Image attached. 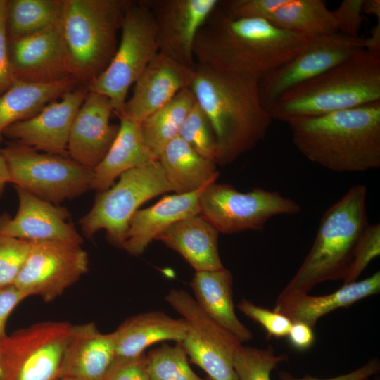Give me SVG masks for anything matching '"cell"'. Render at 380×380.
<instances>
[{"label": "cell", "mask_w": 380, "mask_h": 380, "mask_svg": "<svg viewBox=\"0 0 380 380\" xmlns=\"http://www.w3.org/2000/svg\"><path fill=\"white\" fill-rule=\"evenodd\" d=\"M312 39L267 20L231 15L218 4L198 32L194 56L197 63L259 81Z\"/></svg>", "instance_id": "obj_1"}, {"label": "cell", "mask_w": 380, "mask_h": 380, "mask_svg": "<svg viewBox=\"0 0 380 380\" xmlns=\"http://www.w3.org/2000/svg\"><path fill=\"white\" fill-rule=\"evenodd\" d=\"M190 87L213 130L217 164L232 163L265 139L272 119L258 80L196 63Z\"/></svg>", "instance_id": "obj_2"}, {"label": "cell", "mask_w": 380, "mask_h": 380, "mask_svg": "<svg viewBox=\"0 0 380 380\" xmlns=\"http://www.w3.org/2000/svg\"><path fill=\"white\" fill-rule=\"evenodd\" d=\"M288 125L298 151L330 171L364 172L380 167V101Z\"/></svg>", "instance_id": "obj_3"}, {"label": "cell", "mask_w": 380, "mask_h": 380, "mask_svg": "<svg viewBox=\"0 0 380 380\" xmlns=\"http://www.w3.org/2000/svg\"><path fill=\"white\" fill-rule=\"evenodd\" d=\"M366 198V187L353 185L325 211L311 248L277 298L308 293L320 283L346 278L369 224Z\"/></svg>", "instance_id": "obj_4"}, {"label": "cell", "mask_w": 380, "mask_h": 380, "mask_svg": "<svg viewBox=\"0 0 380 380\" xmlns=\"http://www.w3.org/2000/svg\"><path fill=\"white\" fill-rule=\"evenodd\" d=\"M380 101V56L365 49L289 90L270 106L272 120L319 116Z\"/></svg>", "instance_id": "obj_5"}, {"label": "cell", "mask_w": 380, "mask_h": 380, "mask_svg": "<svg viewBox=\"0 0 380 380\" xmlns=\"http://www.w3.org/2000/svg\"><path fill=\"white\" fill-rule=\"evenodd\" d=\"M129 0H62L59 26L74 77L89 86L117 50Z\"/></svg>", "instance_id": "obj_6"}, {"label": "cell", "mask_w": 380, "mask_h": 380, "mask_svg": "<svg viewBox=\"0 0 380 380\" xmlns=\"http://www.w3.org/2000/svg\"><path fill=\"white\" fill-rule=\"evenodd\" d=\"M120 29V41L112 61L88 86L90 91L110 99L118 117L122 113L129 88L159 53L153 16L141 1H132Z\"/></svg>", "instance_id": "obj_7"}, {"label": "cell", "mask_w": 380, "mask_h": 380, "mask_svg": "<svg viewBox=\"0 0 380 380\" xmlns=\"http://www.w3.org/2000/svg\"><path fill=\"white\" fill-rule=\"evenodd\" d=\"M169 191L172 189L158 160L127 170L115 185L99 194L91 210L80 220L82 230L91 238L104 229L109 241L122 248L129 222L138 208Z\"/></svg>", "instance_id": "obj_8"}, {"label": "cell", "mask_w": 380, "mask_h": 380, "mask_svg": "<svg viewBox=\"0 0 380 380\" xmlns=\"http://www.w3.org/2000/svg\"><path fill=\"white\" fill-rule=\"evenodd\" d=\"M72 324L44 321L0 341V380H58Z\"/></svg>", "instance_id": "obj_9"}, {"label": "cell", "mask_w": 380, "mask_h": 380, "mask_svg": "<svg viewBox=\"0 0 380 380\" xmlns=\"http://www.w3.org/2000/svg\"><path fill=\"white\" fill-rule=\"evenodd\" d=\"M1 151L11 182L53 204L91 189L94 170L70 157L40 153L19 144Z\"/></svg>", "instance_id": "obj_10"}, {"label": "cell", "mask_w": 380, "mask_h": 380, "mask_svg": "<svg viewBox=\"0 0 380 380\" xmlns=\"http://www.w3.org/2000/svg\"><path fill=\"white\" fill-rule=\"evenodd\" d=\"M198 203L200 215L219 233L226 234L262 231L272 217L300 211L296 201L277 191L255 188L243 193L229 184L215 182L203 189Z\"/></svg>", "instance_id": "obj_11"}, {"label": "cell", "mask_w": 380, "mask_h": 380, "mask_svg": "<svg viewBox=\"0 0 380 380\" xmlns=\"http://www.w3.org/2000/svg\"><path fill=\"white\" fill-rule=\"evenodd\" d=\"M164 298L187 323L186 335L180 343L191 362L207 374L208 380H238L233 357L243 343L206 315L186 291L171 289Z\"/></svg>", "instance_id": "obj_12"}, {"label": "cell", "mask_w": 380, "mask_h": 380, "mask_svg": "<svg viewBox=\"0 0 380 380\" xmlns=\"http://www.w3.org/2000/svg\"><path fill=\"white\" fill-rule=\"evenodd\" d=\"M31 243L13 284L27 298L37 296L51 302L88 271L89 257L82 244L56 240Z\"/></svg>", "instance_id": "obj_13"}, {"label": "cell", "mask_w": 380, "mask_h": 380, "mask_svg": "<svg viewBox=\"0 0 380 380\" xmlns=\"http://www.w3.org/2000/svg\"><path fill=\"white\" fill-rule=\"evenodd\" d=\"M365 49V37L340 32L313 38L301 52L258 81L261 102L272 103L293 87L309 81Z\"/></svg>", "instance_id": "obj_14"}, {"label": "cell", "mask_w": 380, "mask_h": 380, "mask_svg": "<svg viewBox=\"0 0 380 380\" xmlns=\"http://www.w3.org/2000/svg\"><path fill=\"white\" fill-rule=\"evenodd\" d=\"M156 26L159 53L194 68V44L198 32L219 0H141Z\"/></svg>", "instance_id": "obj_15"}, {"label": "cell", "mask_w": 380, "mask_h": 380, "mask_svg": "<svg viewBox=\"0 0 380 380\" xmlns=\"http://www.w3.org/2000/svg\"><path fill=\"white\" fill-rule=\"evenodd\" d=\"M89 91L88 86L79 85L32 117L9 125L3 134L34 150L67 156L70 128Z\"/></svg>", "instance_id": "obj_16"}, {"label": "cell", "mask_w": 380, "mask_h": 380, "mask_svg": "<svg viewBox=\"0 0 380 380\" xmlns=\"http://www.w3.org/2000/svg\"><path fill=\"white\" fill-rule=\"evenodd\" d=\"M8 40L15 80L52 83L74 77L59 23L31 36Z\"/></svg>", "instance_id": "obj_17"}, {"label": "cell", "mask_w": 380, "mask_h": 380, "mask_svg": "<svg viewBox=\"0 0 380 380\" xmlns=\"http://www.w3.org/2000/svg\"><path fill=\"white\" fill-rule=\"evenodd\" d=\"M15 215L0 217V233L30 241H66L82 244L83 239L69 222L68 211L15 186Z\"/></svg>", "instance_id": "obj_18"}, {"label": "cell", "mask_w": 380, "mask_h": 380, "mask_svg": "<svg viewBox=\"0 0 380 380\" xmlns=\"http://www.w3.org/2000/svg\"><path fill=\"white\" fill-rule=\"evenodd\" d=\"M113 112L108 97L89 91L70 128L67 151L71 159L93 170L101 162L119 129L110 122Z\"/></svg>", "instance_id": "obj_19"}, {"label": "cell", "mask_w": 380, "mask_h": 380, "mask_svg": "<svg viewBox=\"0 0 380 380\" xmlns=\"http://www.w3.org/2000/svg\"><path fill=\"white\" fill-rule=\"evenodd\" d=\"M194 74V68L182 65L158 53L134 83L132 95L126 101L119 118L141 122L179 91L190 87Z\"/></svg>", "instance_id": "obj_20"}, {"label": "cell", "mask_w": 380, "mask_h": 380, "mask_svg": "<svg viewBox=\"0 0 380 380\" xmlns=\"http://www.w3.org/2000/svg\"><path fill=\"white\" fill-rule=\"evenodd\" d=\"M116 355L114 331L103 334L94 322L72 325L60 378L103 380Z\"/></svg>", "instance_id": "obj_21"}, {"label": "cell", "mask_w": 380, "mask_h": 380, "mask_svg": "<svg viewBox=\"0 0 380 380\" xmlns=\"http://www.w3.org/2000/svg\"><path fill=\"white\" fill-rule=\"evenodd\" d=\"M202 190L166 196L149 208L137 210L129 222L122 248L131 255H140L170 225L200 214L198 199Z\"/></svg>", "instance_id": "obj_22"}, {"label": "cell", "mask_w": 380, "mask_h": 380, "mask_svg": "<svg viewBox=\"0 0 380 380\" xmlns=\"http://www.w3.org/2000/svg\"><path fill=\"white\" fill-rule=\"evenodd\" d=\"M217 230L200 214L180 220L155 240L177 252L196 271L224 267L218 250Z\"/></svg>", "instance_id": "obj_23"}, {"label": "cell", "mask_w": 380, "mask_h": 380, "mask_svg": "<svg viewBox=\"0 0 380 380\" xmlns=\"http://www.w3.org/2000/svg\"><path fill=\"white\" fill-rule=\"evenodd\" d=\"M188 331L186 321L162 311H149L128 317L114 331L115 359L139 357L149 346L168 341L182 342Z\"/></svg>", "instance_id": "obj_24"}, {"label": "cell", "mask_w": 380, "mask_h": 380, "mask_svg": "<svg viewBox=\"0 0 380 380\" xmlns=\"http://www.w3.org/2000/svg\"><path fill=\"white\" fill-rule=\"evenodd\" d=\"M380 291V272L361 280L343 284L326 295L308 293L277 298L273 310L287 317L292 322H303L314 328L318 320L329 312L344 308Z\"/></svg>", "instance_id": "obj_25"}, {"label": "cell", "mask_w": 380, "mask_h": 380, "mask_svg": "<svg viewBox=\"0 0 380 380\" xmlns=\"http://www.w3.org/2000/svg\"><path fill=\"white\" fill-rule=\"evenodd\" d=\"M232 283L231 272L224 267L213 271H196L190 286L201 310L243 343L251 341L253 334L236 315Z\"/></svg>", "instance_id": "obj_26"}, {"label": "cell", "mask_w": 380, "mask_h": 380, "mask_svg": "<svg viewBox=\"0 0 380 380\" xmlns=\"http://www.w3.org/2000/svg\"><path fill=\"white\" fill-rule=\"evenodd\" d=\"M120 120L115 140L103 159L94 169L91 189L99 193L111 187L115 179L125 172L158 160L145 144L140 123L123 117Z\"/></svg>", "instance_id": "obj_27"}, {"label": "cell", "mask_w": 380, "mask_h": 380, "mask_svg": "<svg viewBox=\"0 0 380 380\" xmlns=\"http://www.w3.org/2000/svg\"><path fill=\"white\" fill-rule=\"evenodd\" d=\"M158 160L172 191L177 194L202 189L219 176L217 163L201 156L179 136L165 146Z\"/></svg>", "instance_id": "obj_28"}, {"label": "cell", "mask_w": 380, "mask_h": 380, "mask_svg": "<svg viewBox=\"0 0 380 380\" xmlns=\"http://www.w3.org/2000/svg\"><path fill=\"white\" fill-rule=\"evenodd\" d=\"M80 84L74 77L52 83H33L15 80L0 95V139L9 125L32 117L46 105Z\"/></svg>", "instance_id": "obj_29"}, {"label": "cell", "mask_w": 380, "mask_h": 380, "mask_svg": "<svg viewBox=\"0 0 380 380\" xmlns=\"http://www.w3.org/2000/svg\"><path fill=\"white\" fill-rule=\"evenodd\" d=\"M274 26L308 38L338 32L324 0H286L268 20Z\"/></svg>", "instance_id": "obj_30"}, {"label": "cell", "mask_w": 380, "mask_h": 380, "mask_svg": "<svg viewBox=\"0 0 380 380\" xmlns=\"http://www.w3.org/2000/svg\"><path fill=\"white\" fill-rule=\"evenodd\" d=\"M196 101L191 87L184 88L140 122L144 142L158 159L165 146L178 136L182 125Z\"/></svg>", "instance_id": "obj_31"}, {"label": "cell", "mask_w": 380, "mask_h": 380, "mask_svg": "<svg viewBox=\"0 0 380 380\" xmlns=\"http://www.w3.org/2000/svg\"><path fill=\"white\" fill-rule=\"evenodd\" d=\"M62 0L8 1L5 18L8 39L31 36L60 22Z\"/></svg>", "instance_id": "obj_32"}, {"label": "cell", "mask_w": 380, "mask_h": 380, "mask_svg": "<svg viewBox=\"0 0 380 380\" xmlns=\"http://www.w3.org/2000/svg\"><path fill=\"white\" fill-rule=\"evenodd\" d=\"M151 380H206L191 368L187 354L180 342L174 346L163 343L146 355Z\"/></svg>", "instance_id": "obj_33"}, {"label": "cell", "mask_w": 380, "mask_h": 380, "mask_svg": "<svg viewBox=\"0 0 380 380\" xmlns=\"http://www.w3.org/2000/svg\"><path fill=\"white\" fill-rule=\"evenodd\" d=\"M288 359L286 354H276L270 345L261 348L242 344L234 355L233 367L238 380H271L272 370Z\"/></svg>", "instance_id": "obj_34"}, {"label": "cell", "mask_w": 380, "mask_h": 380, "mask_svg": "<svg viewBox=\"0 0 380 380\" xmlns=\"http://www.w3.org/2000/svg\"><path fill=\"white\" fill-rule=\"evenodd\" d=\"M178 136L201 156L216 163L214 132L206 114L196 101L183 122Z\"/></svg>", "instance_id": "obj_35"}, {"label": "cell", "mask_w": 380, "mask_h": 380, "mask_svg": "<svg viewBox=\"0 0 380 380\" xmlns=\"http://www.w3.org/2000/svg\"><path fill=\"white\" fill-rule=\"evenodd\" d=\"M31 241L0 233V287L13 285L30 251Z\"/></svg>", "instance_id": "obj_36"}, {"label": "cell", "mask_w": 380, "mask_h": 380, "mask_svg": "<svg viewBox=\"0 0 380 380\" xmlns=\"http://www.w3.org/2000/svg\"><path fill=\"white\" fill-rule=\"evenodd\" d=\"M380 255V224H368L362 234L354 252L343 284L357 281L368 265Z\"/></svg>", "instance_id": "obj_37"}, {"label": "cell", "mask_w": 380, "mask_h": 380, "mask_svg": "<svg viewBox=\"0 0 380 380\" xmlns=\"http://www.w3.org/2000/svg\"><path fill=\"white\" fill-rule=\"evenodd\" d=\"M236 307L246 317L260 324L268 338L287 336L292 322L284 315L258 305L245 298L241 299Z\"/></svg>", "instance_id": "obj_38"}, {"label": "cell", "mask_w": 380, "mask_h": 380, "mask_svg": "<svg viewBox=\"0 0 380 380\" xmlns=\"http://www.w3.org/2000/svg\"><path fill=\"white\" fill-rule=\"evenodd\" d=\"M286 0H227L219 5L227 13L239 18L268 20Z\"/></svg>", "instance_id": "obj_39"}, {"label": "cell", "mask_w": 380, "mask_h": 380, "mask_svg": "<svg viewBox=\"0 0 380 380\" xmlns=\"http://www.w3.org/2000/svg\"><path fill=\"white\" fill-rule=\"evenodd\" d=\"M363 0H343L332 13L337 22L338 32L350 36L359 37L364 21Z\"/></svg>", "instance_id": "obj_40"}, {"label": "cell", "mask_w": 380, "mask_h": 380, "mask_svg": "<svg viewBox=\"0 0 380 380\" xmlns=\"http://www.w3.org/2000/svg\"><path fill=\"white\" fill-rule=\"evenodd\" d=\"M103 380H151L146 355L127 360L115 359Z\"/></svg>", "instance_id": "obj_41"}, {"label": "cell", "mask_w": 380, "mask_h": 380, "mask_svg": "<svg viewBox=\"0 0 380 380\" xmlns=\"http://www.w3.org/2000/svg\"><path fill=\"white\" fill-rule=\"evenodd\" d=\"M379 370V360L372 358L357 369L334 377L320 379L310 375L296 377L287 372L281 371L279 373V380H365L376 374Z\"/></svg>", "instance_id": "obj_42"}, {"label": "cell", "mask_w": 380, "mask_h": 380, "mask_svg": "<svg viewBox=\"0 0 380 380\" xmlns=\"http://www.w3.org/2000/svg\"><path fill=\"white\" fill-rule=\"evenodd\" d=\"M27 297L14 284L0 287V341L7 336V321L16 306Z\"/></svg>", "instance_id": "obj_43"}, {"label": "cell", "mask_w": 380, "mask_h": 380, "mask_svg": "<svg viewBox=\"0 0 380 380\" xmlns=\"http://www.w3.org/2000/svg\"><path fill=\"white\" fill-rule=\"evenodd\" d=\"M8 42L4 18L0 19V95L15 80L10 63Z\"/></svg>", "instance_id": "obj_44"}, {"label": "cell", "mask_w": 380, "mask_h": 380, "mask_svg": "<svg viewBox=\"0 0 380 380\" xmlns=\"http://www.w3.org/2000/svg\"><path fill=\"white\" fill-rule=\"evenodd\" d=\"M286 337L292 347L299 351L309 349L315 340L313 329L300 322H292Z\"/></svg>", "instance_id": "obj_45"}, {"label": "cell", "mask_w": 380, "mask_h": 380, "mask_svg": "<svg viewBox=\"0 0 380 380\" xmlns=\"http://www.w3.org/2000/svg\"><path fill=\"white\" fill-rule=\"evenodd\" d=\"M365 50L380 56V21L372 27L369 36L365 38Z\"/></svg>", "instance_id": "obj_46"}, {"label": "cell", "mask_w": 380, "mask_h": 380, "mask_svg": "<svg viewBox=\"0 0 380 380\" xmlns=\"http://www.w3.org/2000/svg\"><path fill=\"white\" fill-rule=\"evenodd\" d=\"M362 13L372 15L380 21V1L379 0H363Z\"/></svg>", "instance_id": "obj_47"}, {"label": "cell", "mask_w": 380, "mask_h": 380, "mask_svg": "<svg viewBox=\"0 0 380 380\" xmlns=\"http://www.w3.org/2000/svg\"><path fill=\"white\" fill-rule=\"evenodd\" d=\"M11 182V177L7 163L0 150V196L4 189L5 185Z\"/></svg>", "instance_id": "obj_48"}, {"label": "cell", "mask_w": 380, "mask_h": 380, "mask_svg": "<svg viewBox=\"0 0 380 380\" xmlns=\"http://www.w3.org/2000/svg\"><path fill=\"white\" fill-rule=\"evenodd\" d=\"M8 1L0 0V19L6 18Z\"/></svg>", "instance_id": "obj_49"}, {"label": "cell", "mask_w": 380, "mask_h": 380, "mask_svg": "<svg viewBox=\"0 0 380 380\" xmlns=\"http://www.w3.org/2000/svg\"><path fill=\"white\" fill-rule=\"evenodd\" d=\"M58 380H77V379H71V378L62 377V378H60Z\"/></svg>", "instance_id": "obj_50"}, {"label": "cell", "mask_w": 380, "mask_h": 380, "mask_svg": "<svg viewBox=\"0 0 380 380\" xmlns=\"http://www.w3.org/2000/svg\"><path fill=\"white\" fill-rule=\"evenodd\" d=\"M365 380H371V379H370V378H369V379H365Z\"/></svg>", "instance_id": "obj_51"}]
</instances>
